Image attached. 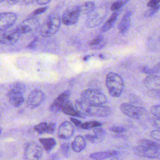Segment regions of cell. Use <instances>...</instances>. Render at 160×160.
Wrapping results in <instances>:
<instances>
[{"instance_id":"47","label":"cell","mask_w":160,"mask_h":160,"mask_svg":"<svg viewBox=\"0 0 160 160\" xmlns=\"http://www.w3.org/2000/svg\"><path fill=\"white\" fill-rule=\"evenodd\" d=\"M5 1V0H0V2H2V1Z\"/></svg>"},{"instance_id":"20","label":"cell","mask_w":160,"mask_h":160,"mask_svg":"<svg viewBox=\"0 0 160 160\" xmlns=\"http://www.w3.org/2000/svg\"><path fill=\"white\" fill-rule=\"evenodd\" d=\"M86 147V140L82 136H77L75 137L74 141L71 144L72 149L76 152H79L82 151Z\"/></svg>"},{"instance_id":"29","label":"cell","mask_w":160,"mask_h":160,"mask_svg":"<svg viewBox=\"0 0 160 160\" xmlns=\"http://www.w3.org/2000/svg\"><path fill=\"white\" fill-rule=\"evenodd\" d=\"M129 0H118L112 3V4L111 6V11H114L116 10L120 9L123 6H124L126 4H127L129 2Z\"/></svg>"},{"instance_id":"2","label":"cell","mask_w":160,"mask_h":160,"mask_svg":"<svg viewBox=\"0 0 160 160\" xmlns=\"http://www.w3.org/2000/svg\"><path fill=\"white\" fill-rule=\"evenodd\" d=\"M136 153L141 157L155 159L159 157L160 148L159 144L155 141L148 139H141L135 148Z\"/></svg>"},{"instance_id":"21","label":"cell","mask_w":160,"mask_h":160,"mask_svg":"<svg viewBox=\"0 0 160 160\" xmlns=\"http://www.w3.org/2000/svg\"><path fill=\"white\" fill-rule=\"evenodd\" d=\"M119 13V9L114 11L112 14L111 15L110 18L107 20V21L102 26V28H101L102 32H107L113 26L114 24L115 23V22L117 20Z\"/></svg>"},{"instance_id":"33","label":"cell","mask_w":160,"mask_h":160,"mask_svg":"<svg viewBox=\"0 0 160 160\" xmlns=\"http://www.w3.org/2000/svg\"><path fill=\"white\" fill-rule=\"evenodd\" d=\"M159 9V6L158 7H154V8H149V9H148L145 13H144V16L146 17H150L151 16H152L153 14H154Z\"/></svg>"},{"instance_id":"4","label":"cell","mask_w":160,"mask_h":160,"mask_svg":"<svg viewBox=\"0 0 160 160\" xmlns=\"http://www.w3.org/2000/svg\"><path fill=\"white\" fill-rule=\"evenodd\" d=\"M61 20L56 13L49 14L40 28V34L45 38L55 34L59 29Z\"/></svg>"},{"instance_id":"9","label":"cell","mask_w":160,"mask_h":160,"mask_svg":"<svg viewBox=\"0 0 160 160\" xmlns=\"http://www.w3.org/2000/svg\"><path fill=\"white\" fill-rule=\"evenodd\" d=\"M42 149L37 143L31 142L28 144L24 151V158L28 160H38L42 158Z\"/></svg>"},{"instance_id":"25","label":"cell","mask_w":160,"mask_h":160,"mask_svg":"<svg viewBox=\"0 0 160 160\" xmlns=\"http://www.w3.org/2000/svg\"><path fill=\"white\" fill-rule=\"evenodd\" d=\"M106 44V41L103 36L101 35H98L94 39H93L89 44V46L92 49H99L102 48Z\"/></svg>"},{"instance_id":"17","label":"cell","mask_w":160,"mask_h":160,"mask_svg":"<svg viewBox=\"0 0 160 160\" xmlns=\"http://www.w3.org/2000/svg\"><path fill=\"white\" fill-rule=\"evenodd\" d=\"M92 133L87 134L86 135V139L92 143H99L101 142L106 134L105 131L99 127H96L92 128Z\"/></svg>"},{"instance_id":"1","label":"cell","mask_w":160,"mask_h":160,"mask_svg":"<svg viewBox=\"0 0 160 160\" xmlns=\"http://www.w3.org/2000/svg\"><path fill=\"white\" fill-rule=\"evenodd\" d=\"M75 109L81 115L104 118L110 115L111 109L104 105L89 104L82 99H77L75 102Z\"/></svg>"},{"instance_id":"31","label":"cell","mask_w":160,"mask_h":160,"mask_svg":"<svg viewBox=\"0 0 160 160\" xmlns=\"http://www.w3.org/2000/svg\"><path fill=\"white\" fill-rule=\"evenodd\" d=\"M141 71H142L144 73L146 74H156V72H159V63L156 65V66L153 68V69H151L148 67L146 66H143L142 68H141Z\"/></svg>"},{"instance_id":"22","label":"cell","mask_w":160,"mask_h":160,"mask_svg":"<svg viewBox=\"0 0 160 160\" xmlns=\"http://www.w3.org/2000/svg\"><path fill=\"white\" fill-rule=\"evenodd\" d=\"M64 113L68 115L72 116H76V117H82L81 114H80L72 105L71 102L68 99L66 101V102L62 106L61 110Z\"/></svg>"},{"instance_id":"3","label":"cell","mask_w":160,"mask_h":160,"mask_svg":"<svg viewBox=\"0 0 160 160\" xmlns=\"http://www.w3.org/2000/svg\"><path fill=\"white\" fill-rule=\"evenodd\" d=\"M106 84L109 94L114 98L119 97L124 88V82L122 77L113 72H109L107 74Z\"/></svg>"},{"instance_id":"34","label":"cell","mask_w":160,"mask_h":160,"mask_svg":"<svg viewBox=\"0 0 160 160\" xmlns=\"http://www.w3.org/2000/svg\"><path fill=\"white\" fill-rule=\"evenodd\" d=\"M150 136L152 139H155L158 141H160V131H159V129H157L156 130L152 131L150 133Z\"/></svg>"},{"instance_id":"19","label":"cell","mask_w":160,"mask_h":160,"mask_svg":"<svg viewBox=\"0 0 160 160\" xmlns=\"http://www.w3.org/2000/svg\"><path fill=\"white\" fill-rule=\"evenodd\" d=\"M131 15H132V11H129L126 14H124V15L122 16L118 27L119 32L122 34H124L128 31L131 24Z\"/></svg>"},{"instance_id":"14","label":"cell","mask_w":160,"mask_h":160,"mask_svg":"<svg viewBox=\"0 0 160 160\" xmlns=\"http://www.w3.org/2000/svg\"><path fill=\"white\" fill-rule=\"evenodd\" d=\"M74 132V125L70 121H64L58 130V136L62 139H68L72 137Z\"/></svg>"},{"instance_id":"35","label":"cell","mask_w":160,"mask_h":160,"mask_svg":"<svg viewBox=\"0 0 160 160\" xmlns=\"http://www.w3.org/2000/svg\"><path fill=\"white\" fill-rule=\"evenodd\" d=\"M109 129L111 131L116 132V133H121V132H123L126 131V129L124 127H122V126H113L109 128Z\"/></svg>"},{"instance_id":"26","label":"cell","mask_w":160,"mask_h":160,"mask_svg":"<svg viewBox=\"0 0 160 160\" xmlns=\"http://www.w3.org/2000/svg\"><path fill=\"white\" fill-rule=\"evenodd\" d=\"M80 14H88L95 8V4L92 1H87L78 6Z\"/></svg>"},{"instance_id":"23","label":"cell","mask_w":160,"mask_h":160,"mask_svg":"<svg viewBox=\"0 0 160 160\" xmlns=\"http://www.w3.org/2000/svg\"><path fill=\"white\" fill-rule=\"evenodd\" d=\"M118 154V152L116 151H106L93 152L90 154L89 157L93 159H104L111 156H116Z\"/></svg>"},{"instance_id":"37","label":"cell","mask_w":160,"mask_h":160,"mask_svg":"<svg viewBox=\"0 0 160 160\" xmlns=\"http://www.w3.org/2000/svg\"><path fill=\"white\" fill-rule=\"evenodd\" d=\"M160 0H149L147 4V6L149 8H154L159 6Z\"/></svg>"},{"instance_id":"15","label":"cell","mask_w":160,"mask_h":160,"mask_svg":"<svg viewBox=\"0 0 160 160\" xmlns=\"http://www.w3.org/2000/svg\"><path fill=\"white\" fill-rule=\"evenodd\" d=\"M70 96L69 91L67 90L60 94L52 102L51 106L49 107V110L53 113H56L61 110V108L67 100L69 99Z\"/></svg>"},{"instance_id":"28","label":"cell","mask_w":160,"mask_h":160,"mask_svg":"<svg viewBox=\"0 0 160 160\" xmlns=\"http://www.w3.org/2000/svg\"><path fill=\"white\" fill-rule=\"evenodd\" d=\"M34 129L39 134L48 133V131H49V123L41 122V123L37 124L34 127Z\"/></svg>"},{"instance_id":"11","label":"cell","mask_w":160,"mask_h":160,"mask_svg":"<svg viewBox=\"0 0 160 160\" xmlns=\"http://www.w3.org/2000/svg\"><path fill=\"white\" fill-rule=\"evenodd\" d=\"M44 99V92L39 89H35L29 94L27 100V105L29 108L34 109L42 103Z\"/></svg>"},{"instance_id":"6","label":"cell","mask_w":160,"mask_h":160,"mask_svg":"<svg viewBox=\"0 0 160 160\" xmlns=\"http://www.w3.org/2000/svg\"><path fill=\"white\" fill-rule=\"evenodd\" d=\"M108 14L106 8L98 6L94 8L88 14L86 24L88 28H92L99 26L104 19Z\"/></svg>"},{"instance_id":"40","label":"cell","mask_w":160,"mask_h":160,"mask_svg":"<svg viewBox=\"0 0 160 160\" xmlns=\"http://www.w3.org/2000/svg\"><path fill=\"white\" fill-rule=\"evenodd\" d=\"M49 134H51L52 132H54L55 128H56V123L53 122H49Z\"/></svg>"},{"instance_id":"7","label":"cell","mask_w":160,"mask_h":160,"mask_svg":"<svg viewBox=\"0 0 160 160\" xmlns=\"http://www.w3.org/2000/svg\"><path fill=\"white\" fill-rule=\"evenodd\" d=\"M120 109L126 116L136 119H140L147 114V111L144 108L136 106L127 102L122 103L120 105Z\"/></svg>"},{"instance_id":"42","label":"cell","mask_w":160,"mask_h":160,"mask_svg":"<svg viewBox=\"0 0 160 160\" xmlns=\"http://www.w3.org/2000/svg\"><path fill=\"white\" fill-rule=\"evenodd\" d=\"M36 1L38 4L44 5V4H46L48 2H49L51 0H36Z\"/></svg>"},{"instance_id":"38","label":"cell","mask_w":160,"mask_h":160,"mask_svg":"<svg viewBox=\"0 0 160 160\" xmlns=\"http://www.w3.org/2000/svg\"><path fill=\"white\" fill-rule=\"evenodd\" d=\"M48 8L47 7H43V8H39L38 9H36L34 12H33V15L36 16V15H39L41 14L43 12H44L46 10H47Z\"/></svg>"},{"instance_id":"46","label":"cell","mask_w":160,"mask_h":160,"mask_svg":"<svg viewBox=\"0 0 160 160\" xmlns=\"http://www.w3.org/2000/svg\"><path fill=\"white\" fill-rule=\"evenodd\" d=\"M1 131H2V129H1V128H0V134L1 133Z\"/></svg>"},{"instance_id":"13","label":"cell","mask_w":160,"mask_h":160,"mask_svg":"<svg viewBox=\"0 0 160 160\" xmlns=\"http://www.w3.org/2000/svg\"><path fill=\"white\" fill-rule=\"evenodd\" d=\"M17 15L12 12L0 13V31L11 28L16 22Z\"/></svg>"},{"instance_id":"10","label":"cell","mask_w":160,"mask_h":160,"mask_svg":"<svg viewBox=\"0 0 160 160\" xmlns=\"http://www.w3.org/2000/svg\"><path fill=\"white\" fill-rule=\"evenodd\" d=\"M80 14L78 6L68 8L63 12L61 21L67 26L74 24L78 22Z\"/></svg>"},{"instance_id":"43","label":"cell","mask_w":160,"mask_h":160,"mask_svg":"<svg viewBox=\"0 0 160 160\" xmlns=\"http://www.w3.org/2000/svg\"><path fill=\"white\" fill-rule=\"evenodd\" d=\"M20 0H7V2L10 5H14L19 2Z\"/></svg>"},{"instance_id":"8","label":"cell","mask_w":160,"mask_h":160,"mask_svg":"<svg viewBox=\"0 0 160 160\" xmlns=\"http://www.w3.org/2000/svg\"><path fill=\"white\" fill-rule=\"evenodd\" d=\"M21 33L18 28L4 30L0 34V43L4 45H12L15 44L20 38Z\"/></svg>"},{"instance_id":"44","label":"cell","mask_w":160,"mask_h":160,"mask_svg":"<svg viewBox=\"0 0 160 160\" xmlns=\"http://www.w3.org/2000/svg\"><path fill=\"white\" fill-rule=\"evenodd\" d=\"M35 0H22V2L24 4H26V5H28V4H32Z\"/></svg>"},{"instance_id":"41","label":"cell","mask_w":160,"mask_h":160,"mask_svg":"<svg viewBox=\"0 0 160 160\" xmlns=\"http://www.w3.org/2000/svg\"><path fill=\"white\" fill-rule=\"evenodd\" d=\"M71 121L76 126H78V127H80L81 124H82V122H81L79 120H78V119H75V118H71Z\"/></svg>"},{"instance_id":"12","label":"cell","mask_w":160,"mask_h":160,"mask_svg":"<svg viewBox=\"0 0 160 160\" xmlns=\"http://www.w3.org/2000/svg\"><path fill=\"white\" fill-rule=\"evenodd\" d=\"M39 27V21L34 17L27 18L18 27L21 34H26L36 30Z\"/></svg>"},{"instance_id":"27","label":"cell","mask_w":160,"mask_h":160,"mask_svg":"<svg viewBox=\"0 0 160 160\" xmlns=\"http://www.w3.org/2000/svg\"><path fill=\"white\" fill-rule=\"evenodd\" d=\"M102 126V123L98 121H88L84 123H82L79 128L84 129H90L96 127H99Z\"/></svg>"},{"instance_id":"18","label":"cell","mask_w":160,"mask_h":160,"mask_svg":"<svg viewBox=\"0 0 160 160\" xmlns=\"http://www.w3.org/2000/svg\"><path fill=\"white\" fill-rule=\"evenodd\" d=\"M8 98L10 104L15 107L20 106L24 101L22 92L12 89H9L8 91Z\"/></svg>"},{"instance_id":"30","label":"cell","mask_w":160,"mask_h":160,"mask_svg":"<svg viewBox=\"0 0 160 160\" xmlns=\"http://www.w3.org/2000/svg\"><path fill=\"white\" fill-rule=\"evenodd\" d=\"M10 89H12V90L19 91V92L24 93L26 91V86L24 84H23L22 82H17L16 83H14L11 86Z\"/></svg>"},{"instance_id":"5","label":"cell","mask_w":160,"mask_h":160,"mask_svg":"<svg viewBox=\"0 0 160 160\" xmlns=\"http://www.w3.org/2000/svg\"><path fill=\"white\" fill-rule=\"evenodd\" d=\"M81 99L89 104L94 105H103L108 101L106 96L102 92L92 88L83 91L81 93Z\"/></svg>"},{"instance_id":"24","label":"cell","mask_w":160,"mask_h":160,"mask_svg":"<svg viewBox=\"0 0 160 160\" xmlns=\"http://www.w3.org/2000/svg\"><path fill=\"white\" fill-rule=\"evenodd\" d=\"M39 141L42 144L45 151L48 152H50L56 145V141L52 138H41L39 139Z\"/></svg>"},{"instance_id":"45","label":"cell","mask_w":160,"mask_h":160,"mask_svg":"<svg viewBox=\"0 0 160 160\" xmlns=\"http://www.w3.org/2000/svg\"><path fill=\"white\" fill-rule=\"evenodd\" d=\"M91 57V56H90V55L86 56H85V57L83 58V60H84V61H87V60H88Z\"/></svg>"},{"instance_id":"39","label":"cell","mask_w":160,"mask_h":160,"mask_svg":"<svg viewBox=\"0 0 160 160\" xmlns=\"http://www.w3.org/2000/svg\"><path fill=\"white\" fill-rule=\"evenodd\" d=\"M160 118H158V117H155L154 118L152 119V124L153 126H154L156 128L159 129L160 128V123H159V120Z\"/></svg>"},{"instance_id":"32","label":"cell","mask_w":160,"mask_h":160,"mask_svg":"<svg viewBox=\"0 0 160 160\" xmlns=\"http://www.w3.org/2000/svg\"><path fill=\"white\" fill-rule=\"evenodd\" d=\"M151 112L155 117L160 118V105L156 104L152 106L151 108Z\"/></svg>"},{"instance_id":"16","label":"cell","mask_w":160,"mask_h":160,"mask_svg":"<svg viewBox=\"0 0 160 160\" xmlns=\"http://www.w3.org/2000/svg\"><path fill=\"white\" fill-rule=\"evenodd\" d=\"M143 82L147 89L151 91H159L160 78L158 75L154 74H149L144 79Z\"/></svg>"},{"instance_id":"36","label":"cell","mask_w":160,"mask_h":160,"mask_svg":"<svg viewBox=\"0 0 160 160\" xmlns=\"http://www.w3.org/2000/svg\"><path fill=\"white\" fill-rule=\"evenodd\" d=\"M69 145L68 143H64L61 145V150L62 153L64 156H68L69 154Z\"/></svg>"}]
</instances>
